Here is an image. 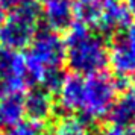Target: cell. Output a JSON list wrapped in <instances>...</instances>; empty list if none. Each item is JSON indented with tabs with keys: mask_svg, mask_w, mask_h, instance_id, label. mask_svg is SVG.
Here are the masks:
<instances>
[{
	"mask_svg": "<svg viewBox=\"0 0 135 135\" xmlns=\"http://www.w3.org/2000/svg\"><path fill=\"white\" fill-rule=\"evenodd\" d=\"M27 85L25 58L18 52L0 49V96L21 94Z\"/></svg>",
	"mask_w": 135,
	"mask_h": 135,
	"instance_id": "obj_5",
	"label": "cell"
},
{
	"mask_svg": "<svg viewBox=\"0 0 135 135\" xmlns=\"http://www.w3.org/2000/svg\"><path fill=\"white\" fill-rule=\"evenodd\" d=\"M40 124L32 122H20L18 124L8 129L6 135H40Z\"/></svg>",
	"mask_w": 135,
	"mask_h": 135,
	"instance_id": "obj_16",
	"label": "cell"
},
{
	"mask_svg": "<svg viewBox=\"0 0 135 135\" xmlns=\"http://www.w3.org/2000/svg\"><path fill=\"white\" fill-rule=\"evenodd\" d=\"M108 61L120 79H129L135 73V53L129 50L122 38H117L108 50Z\"/></svg>",
	"mask_w": 135,
	"mask_h": 135,
	"instance_id": "obj_11",
	"label": "cell"
},
{
	"mask_svg": "<svg viewBox=\"0 0 135 135\" xmlns=\"http://www.w3.org/2000/svg\"><path fill=\"white\" fill-rule=\"evenodd\" d=\"M26 79L29 88L41 84L43 74L52 68H61L65 62V46L56 32L46 29L37 32L25 56Z\"/></svg>",
	"mask_w": 135,
	"mask_h": 135,
	"instance_id": "obj_2",
	"label": "cell"
},
{
	"mask_svg": "<svg viewBox=\"0 0 135 135\" xmlns=\"http://www.w3.org/2000/svg\"><path fill=\"white\" fill-rule=\"evenodd\" d=\"M64 76L65 74L62 73L61 68H52V70H47L46 73L43 74V79H41V88H44L46 91L56 93L61 86L62 80H64Z\"/></svg>",
	"mask_w": 135,
	"mask_h": 135,
	"instance_id": "obj_15",
	"label": "cell"
},
{
	"mask_svg": "<svg viewBox=\"0 0 135 135\" xmlns=\"http://www.w3.org/2000/svg\"><path fill=\"white\" fill-rule=\"evenodd\" d=\"M124 5L128 8L131 17H135V0H124Z\"/></svg>",
	"mask_w": 135,
	"mask_h": 135,
	"instance_id": "obj_20",
	"label": "cell"
},
{
	"mask_svg": "<svg viewBox=\"0 0 135 135\" xmlns=\"http://www.w3.org/2000/svg\"><path fill=\"white\" fill-rule=\"evenodd\" d=\"M0 135H3V134H2V131H0Z\"/></svg>",
	"mask_w": 135,
	"mask_h": 135,
	"instance_id": "obj_24",
	"label": "cell"
},
{
	"mask_svg": "<svg viewBox=\"0 0 135 135\" xmlns=\"http://www.w3.org/2000/svg\"><path fill=\"white\" fill-rule=\"evenodd\" d=\"M131 21V14L120 0H105L102 12L96 25L103 33H115L126 29Z\"/></svg>",
	"mask_w": 135,
	"mask_h": 135,
	"instance_id": "obj_7",
	"label": "cell"
},
{
	"mask_svg": "<svg viewBox=\"0 0 135 135\" xmlns=\"http://www.w3.org/2000/svg\"><path fill=\"white\" fill-rule=\"evenodd\" d=\"M23 106L25 115H27L29 122L37 124H43L44 122H47L55 109V103L50 93L38 86H32L29 93L23 97Z\"/></svg>",
	"mask_w": 135,
	"mask_h": 135,
	"instance_id": "obj_6",
	"label": "cell"
},
{
	"mask_svg": "<svg viewBox=\"0 0 135 135\" xmlns=\"http://www.w3.org/2000/svg\"><path fill=\"white\" fill-rule=\"evenodd\" d=\"M64 46L65 62L76 74L91 76L100 73L108 62V49L103 38L82 23L68 27Z\"/></svg>",
	"mask_w": 135,
	"mask_h": 135,
	"instance_id": "obj_1",
	"label": "cell"
},
{
	"mask_svg": "<svg viewBox=\"0 0 135 135\" xmlns=\"http://www.w3.org/2000/svg\"><path fill=\"white\" fill-rule=\"evenodd\" d=\"M82 90H84V78L80 74H65L58 94V106L64 112L73 114L78 112L82 100Z\"/></svg>",
	"mask_w": 135,
	"mask_h": 135,
	"instance_id": "obj_8",
	"label": "cell"
},
{
	"mask_svg": "<svg viewBox=\"0 0 135 135\" xmlns=\"http://www.w3.org/2000/svg\"><path fill=\"white\" fill-rule=\"evenodd\" d=\"M40 17L41 11L33 2L12 9L0 25V46L14 52L27 49L38 32Z\"/></svg>",
	"mask_w": 135,
	"mask_h": 135,
	"instance_id": "obj_4",
	"label": "cell"
},
{
	"mask_svg": "<svg viewBox=\"0 0 135 135\" xmlns=\"http://www.w3.org/2000/svg\"><path fill=\"white\" fill-rule=\"evenodd\" d=\"M43 18L50 31H65L73 23V5L70 0H47Z\"/></svg>",
	"mask_w": 135,
	"mask_h": 135,
	"instance_id": "obj_9",
	"label": "cell"
},
{
	"mask_svg": "<svg viewBox=\"0 0 135 135\" xmlns=\"http://www.w3.org/2000/svg\"><path fill=\"white\" fill-rule=\"evenodd\" d=\"M126 135H135V126H132V128H131V131H129Z\"/></svg>",
	"mask_w": 135,
	"mask_h": 135,
	"instance_id": "obj_23",
	"label": "cell"
},
{
	"mask_svg": "<svg viewBox=\"0 0 135 135\" xmlns=\"http://www.w3.org/2000/svg\"><path fill=\"white\" fill-rule=\"evenodd\" d=\"M40 135H55V132L53 131H41Z\"/></svg>",
	"mask_w": 135,
	"mask_h": 135,
	"instance_id": "obj_22",
	"label": "cell"
},
{
	"mask_svg": "<svg viewBox=\"0 0 135 135\" xmlns=\"http://www.w3.org/2000/svg\"><path fill=\"white\" fill-rule=\"evenodd\" d=\"M5 18H6V9L2 6V3H0V25L5 21Z\"/></svg>",
	"mask_w": 135,
	"mask_h": 135,
	"instance_id": "obj_21",
	"label": "cell"
},
{
	"mask_svg": "<svg viewBox=\"0 0 135 135\" xmlns=\"http://www.w3.org/2000/svg\"><path fill=\"white\" fill-rule=\"evenodd\" d=\"M120 38L124 41V44L129 47V50L135 53V25H132L131 27H128L126 32L123 33V37H120Z\"/></svg>",
	"mask_w": 135,
	"mask_h": 135,
	"instance_id": "obj_17",
	"label": "cell"
},
{
	"mask_svg": "<svg viewBox=\"0 0 135 135\" xmlns=\"http://www.w3.org/2000/svg\"><path fill=\"white\" fill-rule=\"evenodd\" d=\"M117 80L105 73H96L84 79L82 100L79 111L84 123H97L108 117L114 100L117 99Z\"/></svg>",
	"mask_w": 135,
	"mask_h": 135,
	"instance_id": "obj_3",
	"label": "cell"
},
{
	"mask_svg": "<svg viewBox=\"0 0 135 135\" xmlns=\"http://www.w3.org/2000/svg\"><path fill=\"white\" fill-rule=\"evenodd\" d=\"M105 0H74L73 3V17L78 18L82 25H96L99 15L102 12Z\"/></svg>",
	"mask_w": 135,
	"mask_h": 135,
	"instance_id": "obj_13",
	"label": "cell"
},
{
	"mask_svg": "<svg viewBox=\"0 0 135 135\" xmlns=\"http://www.w3.org/2000/svg\"><path fill=\"white\" fill-rule=\"evenodd\" d=\"M32 0H0V3H2V6L5 8V9H9V11H12V9H17V8L23 6L26 3H29Z\"/></svg>",
	"mask_w": 135,
	"mask_h": 135,
	"instance_id": "obj_19",
	"label": "cell"
},
{
	"mask_svg": "<svg viewBox=\"0 0 135 135\" xmlns=\"http://www.w3.org/2000/svg\"><path fill=\"white\" fill-rule=\"evenodd\" d=\"M108 117L117 128L135 126V88H126L122 96L114 100Z\"/></svg>",
	"mask_w": 135,
	"mask_h": 135,
	"instance_id": "obj_10",
	"label": "cell"
},
{
	"mask_svg": "<svg viewBox=\"0 0 135 135\" xmlns=\"http://www.w3.org/2000/svg\"><path fill=\"white\" fill-rule=\"evenodd\" d=\"M25 106L21 94L0 96V129H11L23 122Z\"/></svg>",
	"mask_w": 135,
	"mask_h": 135,
	"instance_id": "obj_12",
	"label": "cell"
},
{
	"mask_svg": "<svg viewBox=\"0 0 135 135\" xmlns=\"http://www.w3.org/2000/svg\"><path fill=\"white\" fill-rule=\"evenodd\" d=\"M94 135H126V132H124V129L117 128V126H114V124H111V126H105V128H102L100 131H97Z\"/></svg>",
	"mask_w": 135,
	"mask_h": 135,
	"instance_id": "obj_18",
	"label": "cell"
},
{
	"mask_svg": "<svg viewBox=\"0 0 135 135\" xmlns=\"http://www.w3.org/2000/svg\"><path fill=\"white\" fill-rule=\"evenodd\" d=\"M55 135H88V129L80 118L65 117L58 123Z\"/></svg>",
	"mask_w": 135,
	"mask_h": 135,
	"instance_id": "obj_14",
	"label": "cell"
}]
</instances>
